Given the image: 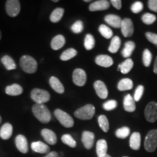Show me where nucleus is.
Returning <instances> with one entry per match:
<instances>
[{
  "mask_svg": "<svg viewBox=\"0 0 157 157\" xmlns=\"http://www.w3.org/2000/svg\"><path fill=\"white\" fill-rule=\"evenodd\" d=\"M77 55V51L74 48H69L65 50L60 56V60L63 61H66V60H71Z\"/></svg>",
  "mask_w": 157,
  "mask_h": 157,
  "instance_id": "obj_32",
  "label": "nucleus"
},
{
  "mask_svg": "<svg viewBox=\"0 0 157 157\" xmlns=\"http://www.w3.org/2000/svg\"><path fill=\"white\" fill-rule=\"evenodd\" d=\"M105 21L108 24L111 25V26L113 27V28H120L121 21L122 20L119 16H118L117 15H113L110 14L107 15L105 17Z\"/></svg>",
  "mask_w": 157,
  "mask_h": 157,
  "instance_id": "obj_19",
  "label": "nucleus"
},
{
  "mask_svg": "<svg viewBox=\"0 0 157 157\" xmlns=\"http://www.w3.org/2000/svg\"><path fill=\"white\" fill-rule=\"evenodd\" d=\"M64 14V9L58 7L52 11L50 15V21L52 23H58L61 20Z\"/></svg>",
  "mask_w": 157,
  "mask_h": 157,
  "instance_id": "obj_30",
  "label": "nucleus"
},
{
  "mask_svg": "<svg viewBox=\"0 0 157 157\" xmlns=\"http://www.w3.org/2000/svg\"><path fill=\"white\" fill-rule=\"evenodd\" d=\"M135 48V42H132V41H128L125 43L124 48L121 51V55L124 58H129V57L131 56L132 52L134 51Z\"/></svg>",
  "mask_w": 157,
  "mask_h": 157,
  "instance_id": "obj_29",
  "label": "nucleus"
},
{
  "mask_svg": "<svg viewBox=\"0 0 157 157\" xmlns=\"http://www.w3.org/2000/svg\"><path fill=\"white\" fill-rule=\"evenodd\" d=\"M95 63L102 67L109 68L113 64V60L111 57L107 55H100L95 58Z\"/></svg>",
  "mask_w": 157,
  "mask_h": 157,
  "instance_id": "obj_15",
  "label": "nucleus"
},
{
  "mask_svg": "<svg viewBox=\"0 0 157 157\" xmlns=\"http://www.w3.org/2000/svg\"><path fill=\"white\" fill-rule=\"evenodd\" d=\"M108 145L105 140L101 139L97 142L96 144V153L98 157H103L107 154Z\"/></svg>",
  "mask_w": 157,
  "mask_h": 157,
  "instance_id": "obj_22",
  "label": "nucleus"
},
{
  "mask_svg": "<svg viewBox=\"0 0 157 157\" xmlns=\"http://www.w3.org/2000/svg\"><path fill=\"white\" fill-rule=\"evenodd\" d=\"M94 88L98 97L101 99H105L109 95V91L105 83L101 80H98L94 83Z\"/></svg>",
  "mask_w": 157,
  "mask_h": 157,
  "instance_id": "obj_12",
  "label": "nucleus"
},
{
  "mask_svg": "<svg viewBox=\"0 0 157 157\" xmlns=\"http://www.w3.org/2000/svg\"><path fill=\"white\" fill-rule=\"evenodd\" d=\"M123 157H128V156H123Z\"/></svg>",
  "mask_w": 157,
  "mask_h": 157,
  "instance_id": "obj_54",
  "label": "nucleus"
},
{
  "mask_svg": "<svg viewBox=\"0 0 157 157\" xmlns=\"http://www.w3.org/2000/svg\"><path fill=\"white\" fill-rule=\"evenodd\" d=\"M72 78L74 83L78 87L84 86L87 82V74L82 68H76L73 72Z\"/></svg>",
  "mask_w": 157,
  "mask_h": 157,
  "instance_id": "obj_9",
  "label": "nucleus"
},
{
  "mask_svg": "<svg viewBox=\"0 0 157 157\" xmlns=\"http://www.w3.org/2000/svg\"><path fill=\"white\" fill-rule=\"evenodd\" d=\"M103 157H111V156H110V155H109V154H106L105 156H103Z\"/></svg>",
  "mask_w": 157,
  "mask_h": 157,
  "instance_id": "obj_50",
  "label": "nucleus"
},
{
  "mask_svg": "<svg viewBox=\"0 0 157 157\" xmlns=\"http://www.w3.org/2000/svg\"><path fill=\"white\" fill-rule=\"evenodd\" d=\"M121 46V39L119 36H113L110 43L109 51L111 53H116L119 50Z\"/></svg>",
  "mask_w": 157,
  "mask_h": 157,
  "instance_id": "obj_31",
  "label": "nucleus"
},
{
  "mask_svg": "<svg viewBox=\"0 0 157 157\" xmlns=\"http://www.w3.org/2000/svg\"><path fill=\"white\" fill-rule=\"evenodd\" d=\"M32 112L40 122L44 124L50 122L52 118L50 110L44 104H34L32 106Z\"/></svg>",
  "mask_w": 157,
  "mask_h": 157,
  "instance_id": "obj_1",
  "label": "nucleus"
},
{
  "mask_svg": "<svg viewBox=\"0 0 157 157\" xmlns=\"http://www.w3.org/2000/svg\"><path fill=\"white\" fill-rule=\"evenodd\" d=\"M145 117L149 122H155L157 120V103L151 101L148 103L145 109Z\"/></svg>",
  "mask_w": 157,
  "mask_h": 157,
  "instance_id": "obj_7",
  "label": "nucleus"
},
{
  "mask_svg": "<svg viewBox=\"0 0 157 157\" xmlns=\"http://www.w3.org/2000/svg\"><path fill=\"white\" fill-rule=\"evenodd\" d=\"M12 135H13V126L11 124H4L0 128V137L3 140H8Z\"/></svg>",
  "mask_w": 157,
  "mask_h": 157,
  "instance_id": "obj_20",
  "label": "nucleus"
},
{
  "mask_svg": "<svg viewBox=\"0 0 157 157\" xmlns=\"http://www.w3.org/2000/svg\"><path fill=\"white\" fill-rule=\"evenodd\" d=\"M1 122H2V117H0V124H1Z\"/></svg>",
  "mask_w": 157,
  "mask_h": 157,
  "instance_id": "obj_53",
  "label": "nucleus"
},
{
  "mask_svg": "<svg viewBox=\"0 0 157 157\" xmlns=\"http://www.w3.org/2000/svg\"><path fill=\"white\" fill-rule=\"evenodd\" d=\"M95 108L92 104H87L83 107L79 108L74 112V116L82 120H90L94 117Z\"/></svg>",
  "mask_w": 157,
  "mask_h": 157,
  "instance_id": "obj_3",
  "label": "nucleus"
},
{
  "mask_svg": "<svg viewBox=\"0 0 157 157\" xmlns=\"http://www.w3.org/2000/svg\"><path fill=\"white\" fill-rule=\"evenodd\" d=\"M156 21V17L151 13H145L142 16V21L146 25H151Z\"/></svg>",
  "mask_w": 157,
  "mask_h": 157,
  "instance_id": "obj_39",
  "label": "nucleus"
},
{
  "mask_svg": "<svg viewBox=\"0 0 157 157\" xmlns=\"http://www.w3.org/2000/svg\"><path fill=\"white\" fill-rule=\"evenodd\" d=\"M50 87L53 89L56 93L59 94H63L65 91L64 86L63 85V84L60 82V80L56 76H52L50 78Z\"/></svg>",
  "mask_w": 157,
  "mask_h": 157,
  "instance_id": "obj_25",
  "label": "nucleus"
},
{
  "mask_svg": "<svg viewBox=\"0 0 157 157\" xmlns=\"http://www.w3.org/2000/svg\"><path fill=\"white\" fill-rule=\"evenodd\" d=\"M143 9V4L141 2H135V3H133L132 6H131V10L132 13H140Z\"/></svg>",
  "mask_w": 157,
  "mask_h": 157,
  "instance_id": "obj_43",
  "label": "nucleus"
},
{
  "mask_svg": "<svg viewBox=\"0 0 157 157\" xmlns=\"http://www.w3.org/2000/svg\"><path fill=\"white\" fill-rule=\"evenodd\" d=\"M148 6L151 10L157 13V0H149L148 2Z\"/></svg>",
  "mask_w": 157,
  "mask_h": 157,
  "instance_id": "obj_45",
  "label": "nucleus"
},
{
  "mask_svg": "<svg viewBox=\"0 0 157 157\" xmlns=\"http://www.w3.org/2000/svg\"><path fill=\"white\" fill-rule=\"evenodd\" d=\"M84 2H91L90 0H84Z\"/></svg>",
  "mask_w": 157,
  "mask_h": 157,
  "instance_id": "obj_49",
  "label": "nucleus"
},
{
  "mask_svg": "<svg viewBox=\"0 0 157 157\" xmlns=\"http://www.w3.org/2000/svg\"><path fill=\"white\" fill-rule=\"evenodd\" d=\"M52 2H58V0H53V1H52Z\"/></svg>",
  "mask_w": 157,
  "mask_h": 157,
  "instance_id": "obj_51",
  "label": "nucleus"
},
{
  "mask_svg": "<svg viewBox=\"0 0 157 157\" xmlns=\"http://www.w3.org/2000/svg\"><path fill=\"white\" fill-rule=\"evenodd\" d=\"M1 61L2 63L5 68L8 71L14 70L16 68V64L13 58L9 56H3L1 59Z\"/></svg>",
  "mask_w": 157,
  "mask_h": 157,
  "instance_id": "obj_28",
  "label": "nucleus"
},
{
  "mask_svg": "<svg viewBox=\"0 0 157 157\" xmlns=\"http://www.w3.org/2000/svg\"><path fill=\"white\" fill-rule=\"evenodd\" d=\"M95 38L92 34H88L86 35L85 39H84V48L87 50H93L95 47Z\"/></svg>",
  "mask_w": 157,
  "mask_h": 157,
  "instance_id": "obj_34",
  "label": "nucleus"
},
{
  "mask_svg": "<svg viewBox=\"0 0 157 157\" xmlns=\"http://www.w3.org/2000/svg\"><path fill=\"white\" fill-rule=\"evenodd\" d=\"M146 36L150 42L153 43L154 44L157 45V34L152 32L146 33Z\"/></svg>",
  "mask_w": 157,
  "mask_h": 157,
  "instance_id": "obj_44",
  "label": "nucleus"
},
{
  "mask_svg": "<svg viewBox=\"0 0 157 157\" xmlns=\"http://www.w3.org/2000/svg\"><path fill=\"white\" fill-rule=\"evenodd\" d=\"M129 133H130V129H129V127H121V128L118 129L117 131H116V136L119 138L121 139H124L126 138L127 137L129 136Z\"/></svg>",
  "mask_w": 157,
  "mask_h": 157,
  "instance_id": "obj_37",
  "label": "nucleus"
},
{
  "mask_svg": "<svg viewBox=\"0 0 157 157\" xmlns=\"http://www.w3.org/2000/svg\"><path fill=\"white\" fill-rule=\"evenodd\" d=\"M31 149L33 151L39 153V154H47L50 153V147L46 143L42 142V141H36L33 142L31 145Z\"/></svg>",
  "mask_w": 157,
  "mask_h": 157,
  "instance_id": "obj_16",
  "label": "nucleus"
},
{
  "mask_svg": "<svg viewBox=\"0 0 157 157\" xmlns=\"http://www.w3.org/2000/svg\"><path fill=\"white\" fill-rule=\"evenodd\" d=\"M143 92H144V87L143 85H139L135 90V94H134V100L135 101H139L142 98L143 95Z\"/></svg>",
  "mask_w": 157,
  "mask_h": 157,
  "instance_id": "obj_42",
  "label": "nucleus"
},
{
  "mask_svg": "<svg viewBox=\"0 0 157 157\" xmlns=\"http://www.w3.org/2000/svg\"><path fill=\"white\" fill-rule=\"evenodd\" d=\"M20 66L27 74H34L36 71L38 64L36 60L30 56H23L20 59Z\"/></svg>",
  "mask_w": 157,
  "mask_h": 157,
  "instance_id": "obj_2",
  "label": "nucleus"
},
{
  "mask_svg": "<svg viewBox=\"0 0 157 157\" xmlns=\"http://www.w3.org/2000/svg\"><path fill=\"white\" fill-rule=\"evenodd\" d=\"M44 157H59L58 154L56 151H51L48 153Z\"/></svg>",
  "mask_w": 157,
  "mask_h": 157,
  "instance_id": "obj_47",
  "label": "nucleus"
},
{
  "mask_svg": "<svg viewBox=\"0 0 157 157\" xmlns=\"http://www.w3.org/2000/svg\"><path fill=\"white\" fill-rule=\"evenodd\" d=\"M133 87V82L130 78H124L119 81L118 83L117 88L119 91H126L129 90Z\"/></svg>",
  "mask_w": 157,
  "mask_h": 157,
  "instance_id": "obj_27",
  "label": "nucleus"
},
{
  "mask_svg": "<svg viewBox=\"0 0 157 157\" xmlns=\"http://www.w3.org/2000/svg\"><path fill=\"white\" fill-rule=\"evenodd\" d=\"M154 72L156 74H157V57L155 59V62L154 65Z\"/></svg>",
  "mask_w": 157,
  "mask_h": 157,
  "instance_id": "obj_48",
  "label": "nucleus"
},
{
  "mask_svg": "<svg viewBox=\"0 0 157 157\" xmlns=\"http://www.w3.org/2000/svg\"><path fill=\"white\" fill-rule=\"evenodd\" d=\"M110 2L107 0H98L91 3L89 6V10L91 12L102 11L109 9Z\"/></svg>",
  "mask_w": 157,
  "mask_h": 157,
  "instance_id": "obj_13",
  "label": "nucleus"
},
{
  "mask_svg": "<svg viewBox=\"0 0 157 157\" xmlns=\"http://www.w3.org/2000/svg\"><path fill=\"white\" fill-rule=\"evenodd\" d=\"M133 66H134V63H133L132 59L127 58L122 63L118 66V71H120L122 74H126L132 70Z\"/></svg>",
  "mask_w": 157,
  "mask_h": 157,
  "instance_id": "obj_26",
  "label": "nucleus"
},
{
  "mask_svg": "<svg viewBox=\"0 0 157 157\" xmlns=\"http://www.w3.org/2000/svg\"><path fill=\"white\" fill-rule=\"evenodd\" d=\"M31 98L36 104H44L50 100V94L47 90L34 88L31 92Z\"/></svg>",
  "mask_w": 157,
  "mask_h": 157,
  "instance_id": "obj_4",
  "label": "nucleus"
},
{
  "mask_svg": "<svg viewBox=\"0 0 157 157\" xmlns=\"http://www.w3.org/2000/svg\"><path fill=\"white\" fill-rule=\"evenodd\" d=\"M15 146L20 152L23 154H26L29 151L28 141L26 137L23 135H18L15 137Z\"/></svg>",
  "mask_w": 157,
  "mask_h": 157,
  "instance_id": "obj_11",
  "label": "nucleus"
},
{
  "mask_svg": "<svg viewBox=\"0 0 157 157\" xmlns=\"http://www.w3.org/2000/svg\"><path fill=\"white\" fill-rule=\"evenodd\" d=\"M111 3L116 9L120 10L121 8V0H111Z\"/></svg>",
  "mask_w": 157,
  "mask_h": 157,
  "instance_id": "obj_46",
  "label": "nucleus"
},
{
  "mask_svg": "<svg viewBox=\"0 0 157 157\" xmlns=\"http://www.w3.org/2000/svg\"><path fill=\"white\" fill-rule=\"evenodd\" d=\"M124 109L127 112H134L136 109V105H135V101L134 98L131 95H127L124 98L123 102Z\"/></svg>",
  "mask_w": 157,
  "mask_h": 157,
  "instance_id": "obj_18",
  "label": "nucleus"
},
{
  "mask_svg": "<svg viewBox=\"0 0 157 157\" xmlns=\"http://www.w3.org/2000/svg\"><path fill=\"white\" fill-rule=\"evenodd\" d=\"M61 140L64 144L67 145L71 148H75L76 146V140L72 137V136L69 134H65L61 137Z\"/></svg>",
  "mask_w": 157,
  "mask_h": 157,
  "instance_id": "obj_36",
  "label": "nucleus"
},
{
  "mask_svg": "<svg viewBox=\"0 0 157 157\" xmlns=\"http://www.w3.org/2000/svg\"><path fill=\"white\" fill-rule=\"evenodd\" d=\"M82 141L84 148L86 149H91L93 146L94 141H95V135L93 132L90 131H84L82 133Z\"/></svg>",
  "mask_w": 157,
  "mask_h": 157,
  "instance_id": "obj_14",
  "label": "nucleus"
},
{
  "mask_svg": "<svg viewBox=\"0 0 157 157\" xmlns=\"http://www.w3.org/2000/svg\"><path fill=\"white\" fill-rule=\"evenodd\" d=\"M1 38H2V33H1V31H0V40H1Z\"/></svg>",
  "mask_w": 157,
  "mask_h": 157,
  "instance_id": "obj_52",
  "label": "nucleus"
},
{
  "mask_svg": "<svg viewBox=\"0 0 157 157\" xmlns=\"http://www.w3.org/2000/svg\"><path fill=\"white\" fill-rule=\"evenodd\" d=\"M152 60V54L150 52V50L148 49H146L143 51V63L146 67H148L150 66Z\"/></svg>",
  "mask_w": 157,
  "mask_h": 157,
  "instance_id": "obj_38",
  "label": "nucleus"
},
{
  "mask_svg": "<svg viewBox=\"0 0 157 157\" xmlns=\"http://www.w3.org/2000/svg\"><path fill=\"white\" fill-rule=\"evenodd\" d=\"M141 143V135L139 132H133L129 139V146L133 150L137 151L140 149Z\"/></svg>",
  "mask_w": 157,
  "mask_h": 157,
  "instance_id": "obj_21",
  "label": "nucleus"
},
{
  "mask_svg": "<svg viewBox=\"0 0 157 157\" xmlns=\"http://www.w3.org/2000/svg\"><path fill=\"white\" fill-rule=\"evenodd\" d=\"M41 135L48 144L55 145L57 143V136L53 131L49 129H43L41 131Z\"/></svg>",
  "mask_w": 157,
  "mask_h": 157,
  "instance_id": "obj_17",
  "label": "nucleus"
},
{
  "mask_svg": "<svg viewBox=\"0 0 157 157\" xmlns=\"http://www.w3.org/2000/svg\"><path fill=\"white\" fill-rule=\"evenodd\" d=\"M55 117L61 124L66 128H71L74 126V119L71 116L60 109H56L54 111Z\"/></svg>",
  "mask_w": 157,
  "mask_h": 157,
  "instance_id": "obj_5",
  "label": "nucleus"
},
{
  "mask_svg": "<svg viewBox=\"0 0 157 157\" xmlns=\"http://www.w3.org/2000/svg\"><path fill=\"white\" fill-rule=\"evenodd\" d=\"M120 28L123 36L125 37L131 36L134 32V25H133L132 20L129 18H124L122 20Z\"/></svg>",
  "mask_w": 157,
  "mask_h": 157,
  "instance_id": "obj_10",
  "label": "nucleus"
},
{
  "mask_svg": "<svg viewBox=\"0 0 157 157\" xmlns=\"http://www.w3.org/2000/svg\"><path fill=\"white\" fill-rule=\"evenodd\" d=\"M23 87L17 84H11V85L7 86V87L5 88L6 94L11 96L20 95L23 93Z\"/></svg>",
  "mask_w": 157,
  "mask_h": 157,
  "instance_id": "obj_24",
  "label": "nucleus"
},
{
  "mask_svg": "<svg viewBox=\"0 0 157 157\" xmlns=\"http://www.w3.org/2000/svg\"><path fill=\"white\" fill-rule=\"evenodd\" d=\"M103 109L105 111H111V110L115 109L117 107V102L114 100L108 101L103 103Z\"/></svg>",
  "mask_w": 157,
  "mask_h": 157,
  "instance_id": "obj_41",
  "label": "nucleus"
},
{
  "mask_svg": "<svg viewBox=\"0 0 157 157\" xmlns=\"http://www.w3.org/2000/svg\"><path fill=\"white\" fill-rule=\"evenodd\" d=\"M5 9L10 17H16L21 11V3L18 0H7Z\"/></svg>",
  "mask_w": 157,
  "mask_h": 157,
  "instance_id": "obj_8",
  "label": "nucleus"
},
{
  "mask_svg": "<svg viewBox=\"0 0 157 157\" xmlns=\"http://www.w3.org/2000/svg\"><path fill=\"white\" fill-rule=\"evenodd\" d=\"M145 149L148 152H154L157 148V129H152L147 134L144 143Z\"/></svg>",
  "mask_w": 157,
  "mask_h": 157,
  "instance_id": "obj_6",
  "label": "nucleus"
},
{
  "mask_svg": "<svg viewBox=\"0 0 157 157\" xmlns=\"http://www.w3.org/2000/svg\"><path fill=\"white\" fill-rule=\"evenodd\" d=\"M84 25L82 21H77L74 23L71 27V30L75 34H79L83 31Z\"/></svg>",
  "mask_w": 157,
  "mask_h": 157,
  "instance_id": "obj_40",
  "label": "nucleus"
},
{
  "mask_svg": "<svg viewBox=\"0 0 157 157\" xmlns=\"http://www.w3.org/2000/svg\"><path fill=\"white\" fill-rule=\"evenodd\" d=\"M65 43H66L65 37L61 34H58L55 36L51 41V48L54 50H60L64 46Z\"/></svg>",
  "mask_w": 157,
  "mask_h": 157,
  "instance_id": "obj_23",
  "label": "nucleus"
},
{
  "mask_svg": "<svg viewBox=\"0 0 157 157\" xmlns=\"http://www.w3.org/2000/svg\"><path fill=\"white\" fill-rule=\"evenodd\" d=\"M98 124L104 132H107L109 129V122L105 115H101L98 118Z\"/></svg>",
  "mask_w": 157,
  "mask_h": 157,
  "instance_id": "obj_33",
  "label": "nucleus"
},
{
  "mask_svg": "<svg viewBox=\"0 0 157 157\" xmlns=\"http://www.w3.org/2000/svg\"><path fill=\"white\" fill-rule=\"evenodd\" d=\"M99 32L101 33V34L103 37H105V39H111L113 36V31L109 27H108L107 25L102 24L99 26Z\"/></svg>",
  "mask_w": 157,
  "mask_h": 157,
  "instance_id": "obj_35",
  "label": "nucleus"
}]
</instances>
